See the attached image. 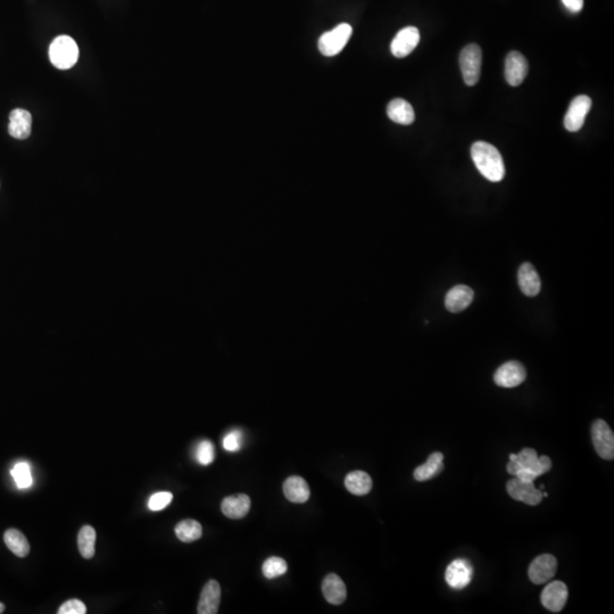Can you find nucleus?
<instances>
[{"label":"nucleus","instance_id":"1","mask_svg":"<svg viewBox=\"0 0 614 614\" xmlns=\"http://www.w3.org/2000/svg\"><path fill=\"white\" fill-rule=\"evenodd\" d=\"M471 158L478 171L491 182H500L505 175L503 158L496 147L477 141L471 147Z\"/></svg>","mask_w":614,"mask_h":614},{"label":"nucleus","instance_id":"2","mask_svg":"<svg viewBox=\"0 0 614 614\" xmlns=\"http://www.w3.org/2000/svg\"><path fill=\"white\" fill-rule=\"evenodd\" d=\"M552 468V461L549 456H538L534 449H523L517 454L515 461H510L506 470L512 476L534 483L540 476L547 473Z\"/></svg>","mask_w":614,"mask_h":614},{"label":"nucleus","instance_id":"3","mask_svg":"<svg viewBox=\"0 0 614 614\" xmlns=\"http://www.w3.org/2000/svg\"><path fill=\"white\" fill-rule=\"evenodd\" d=\"M49 58L56 69H71L79 58L77 43L70 35H60L49 46Z\"/></svg>","mask_w":614,"mask_h":614},{"label":"nucleus","instance_id":"4","mask_svg":"<svg viewBox=\"0 0 614 614\" xmlns=\"http://www.w3.org/2000/svg\"><path fill=\"white\" fill-rule=\"evenodd\" d=\"M353 29L347 23H341L336 26L331 31L326 32L319 39V50L321 54L328 57H332L339 54L351 39Z\"/></svg>","mask_w":614,"mask_h":614},{"label":"nucleus","instance_id":"5","mask_svg":"<svg viewBox=\"0 0 614 614\" xmlns=\"http://www.w3.org/2000/svg\"><path fill=\"white\" fill-rule=\"evenodd\" d=\"M481 63H483V53L477 45H468L461 52V72H462L463 80L468 86H474L479 81Z\"/></svg>","mask_w":614,"mask_h":614},{"label":"nucleus","instance_id":"6","mask_svg":"<svg viewBox=\"0 0 614 614\" xmlns=\"http://www.w3.org/2000/svg\"><path fill=\"white\" fill-rule=\"evenodd\" d=\"M591 439L597 454L604 460L614 459V434L612 429L604 420H596L591 426Z\"/></svg>","mask_w":614,"mask_h":614},{"label":"nucleus","instance_id":"7","mask_svg":"<svg viewBox=\"0 0 614 614\" xmlns=\"http://www.w3.org/2000/svg\"><path fill=\"white\" fill-rule=\"evenodd\" d=\"M473 572V566L468 560L456 559L446 569V583L455 591H462L471 583Z\"/></svg>","mask_w":614,"mask_h":614},{"label":"nucleus","instance_id":"8","mask_svg":"<svg viewBox=\"0 0 614 614\" xmlns=\"http://www.w3.org/2000/svg\"><path fill=\"white\" fill-rule=\"evenodd\" d=\"M506 490L513 500L522 502L527 505L536 506L543 500V493L534 487V483L525 481L517 477L508 481Z\"/></svg>","mask_w":614,"mask_h":614},{"label":"nucleus","instance_id":"9","mask_svg":"<svg viewBox=\"0 0 614 614\" xmlns=\"http://www.w3.org/2000/svg\"><path fill=\"white\" fill-rule=\"evenodd\" d=\"M526 368L522 363L510 361L504 363L503 366H500L498 371L495 372L494 381L498 386L503 388H515L526 380Z\"/></svg>","mask_w":614,"mask_h":614},{"label":"nucleus","instance_id":"10","mask_svg":"<svg viewBox=\"0 0 614 614\" xmlns=\"http://www.w3.org/2000/svg\"><path fill=\"white\" fill-rule=\"evenodd\" d=\"M591 109V99L586 94H580L572 100L569 106L566 117H564V126L570 132H576L581 129L585 123L586 116Z\"/></svg>","mask_w":614,"mask_h":614},{"label":"nucleus","instance_id":"11","mask_svg":"<svg viewBox=\"0 0 614 614\" xmlns=\"http://www.w3.org/2000/svg\"><path fill=\"white\" fill-rule=\"evenodd\" d=\"M557 570V557L552 554H542L532 561L529 566L528 576L534 585H543L554 577Z\"/></svg>","mask_w":614,"mask_h":614},{"label":"nucleus","instance_id":"12","mask_svg":"<svg viewBox=\"0 0 614 614\" xmlns=\"http://www.w3.org/2000/svg\"><path fill=\"white\" fill-rule=\"evenodd\" d=\"M568 595V587L566 583L560 580H555L546 585L540 596V601L546 610L559 613L566 606Z\"/></svg>","mask_w":614,"mask_h":614},{"label":"nucleus","instance_id":"13","mask_svg":"<svg viewBox=\"0 0 614 614\" xmlns=\"http://www.w3.org/2000/svg\"><path fill=\"white\" fill-rule=\"evenodd\" d=\"M420 43V32L415 26H407L400 30L390 45V50L395 57L404 58L409 56Z\"/></svg>","mask_w":614,"mask_h":614},{"label":"nucleus","instance_id":"14","mask_svg":"<svg viewBox=\"0 0 614 614\" xmlns=\"http://www.w3.org/2000/svg\"><path fill=\"white\" fill-rule=\"evenodd\" d=\"M528 75V62L519 52H511L505 60V79L510 86H520Z\"/></svg>","mask_w":614,"mask_h":614},{"label":"nucleus","instance_id":"15","mask_svg":"<svg viewBox=\"0 0 614 614\" xmlns=\"http://www.w3.org/2000/svg\"><path fill=\"white\" fill-rule=\"evenodd\" d=\"M221 602V587L216 580H209L204 586L197 606L198 614H215Z\"/></svg>","mask_w":614,"mask_h":614},{"label":"nucleus","instance_id":"16","mask_svg":"<svg viewBox=\"0 0 614 614\" xmlns=\"http://www.w3.org/2000/svg\"><path fill=\"white\" fill-rule=\"evenodd\" d=\"M32 116L26 109H16L9 115V135L18 141H24L31 135Z\"/></svg>","mask_w":614,"mask_h":614},{"label":"nucleus","instance_id":"17","mask_svg":"<svg viewBox=\"0 0 614 614\" xmlns=\"http://www.w3.org/2000/svg\"><path fill=\"white\" fill-rule=\"evenodd\" d=\"M474 292L470 287L455 286L447 292L445 297L446 309L451 313H459L468 309L473 300Z\"/></svg>","mask_w":614,"mask_h":614},{"label":"nucleus","instance_id":"18","mask_svg":"<svg viewBox=\"0 0 614 614\" xmlns=\"http://www.w3.org/2000/svg\"><path fill=\"white\" fill-rule=\"evenodd\" d=\"M517 283L520 286L521 292L528 296V297H534L539 294L540 288H542V283L540 278L538 275L537 271L534 269L532 264L523 263L517 272Z\"/></svg>","mask_w":614,"mask_h":614},{"label":"nucleus","instance_id":"19","mask_svg":"<svg viewBox=\"0 0 614 614\" xmlns=\"http://www.w3.org/2000/svg\"><path fill=\"white\" fill-rule=\"evenodd\" d=\"M323 596L330 604L340 605L343 604L347 597V589L343 580L339 576L330 574L323 579L322 583Z\"/></svg>","mask_w":614,"mask_h":614},{"label":"nucleus","instance_id":"20","mask_svg":"<svg viewBox=\"0 0 614 614\" xmlns=\"http://www.w3.org/2000/svg\"><path fill=\"white\" fill-rule=\"evenodd\" d=\"M251 498L248 495L239 494L224 498L221 504L223 515L229 519H243L251 510Z\"/></svg>","mask_w":614,"mask_h":614},{"label":"nucleus","instance_id":"21","mask_svg":"<svg viewBox=\"0 0 614 614\" xmlns=\"http://www.w3.org/2000/svg\"><path fill=\"white\" fill-rule=\"evenodd\" d=\"M283 494L289 502L302 504L309 500L311 491L309 485L303 478L292 476L283 483Z\"/></svg>","mask_w":614,"mask_h":614},{"label":"nucleus","instance_id":"22","mask_svg":"<svg viewBox=\"0 0 614 614\" xmlns=\"http://www.w3.org/2000/svg\"><path fill=\"white\" fill-rule=\"evenodd\" d=\"M387 115L395 123L403 126H410L415 120V109L411 104L400 98H396L389 103L387 107Z\"/></svg>","mask_w":614,"mask_h":614},{"label":"nucleus","instance_id":"23","mask_svg":"<svg viewBox=\"0 0 614 614\" xmlns=\"http://www.w3.org/2000/svg\"><path fill=\"white\" fill-rule=\"evenodd\" d=\"M444 470V455L440 451H434L422 466H417L415 470V479L417 481H427L437 477Z\"/></svg>","mask_w":614,"mask_h":614},{"label":"nucleus","instance_id":"24","mask_svg":"<svg viewBox=\"0 0 614 614\" xmlns=\"http://www.w3.org/2000/svg\"><path fill=\"white\" fill-rule=\"evenodd\" d=\"M345 486L351 494L363 496L371 491L373 483L366 472L353 471L346 476Z\"/></svg>","mask_w":614,"mask_h":614},{"label":"nucleus","instance_id":"25","mask_svg":"<svg viewBox=\"0 0 614 614\" xmlns=\"http://www.w3.org/2000/svg\"><path fill=\"white\" fill-rule=\"evenodd\" d=\"M4 540L13 554L18 557H26L29 554L30 544L22 532L18 529H9L4 534Z\"/></svg>","mask_w":614,"mask_h":614},{"label":"nucleus","instance_id":"26","mask_svg":"<svg viewBox=\"0 0 614 614\" xmlns=\"http://www.w3.org/2000/svg\"><path fill=\"white\" fill-rule=\"evenodd\" d=\"M175 534L177 539H180L183 543H192L202 537L203 528L198 521L186 519L175 526Z\"/></svg>","mask_w":614,"mask_h":614},{"label":"nucleus","instance_id":"27","mask_svg":"<svg viewBox=\"0 0 614 614\" xmlns=\"http://www.w3.org/2000/svg\"><path fill=\"white\" fill-rule=\"evenodd\" d=\"M96 530L92 526H83L77 536V546L84 559H92L94 555Z\"/></svg>","mask_w":614,"mask_h":614},{"label":"nucleus","instance_id":"28","mask_svg":"<svg viewBox=\"0 0 614 614\" xmlns=\"http://www.w3.org/2000/svg\"><path fill=\"white\" fill-rule=\"evenodd\" d=\"M11 473H12V477L14 478L18 488H30L32 483H33L31 468H30L29 464L26 462L16 463L14 468H12Z\"/></svg>","mask_w":614,"mask_h":614},{"label":"nucleus","instance_id":"29","mask_svg":"<svg viewBox=\"0 0 614 614\" xmlns=\"http://www.w3.org/2000/svg\"><path fill=\"white\" fill-rule=\"evenodd\" d=\"M287 570H288V566H287L286 561L278 557H269L262 566V571L268 579L280 577V576L286 574Z\"/></svg>","mask_w":614,"mask_h":614},{"label":"nucleus","instance_id":"30","mask_svg":"<svg viewBox=\"0 0 614 614\" xmlns=\"http://www.w3.org/2000/svg\"><path fill=\"white\" fill-rule=\"evenodd\" d=\"M196 460L202 466H209L211 463L214 462L215 449L211 442L203 440L198 444L197 449H196Z\"/></svg>","mask_w":614,"mask_h":614},{"label":"nucleus","instance_id":"31","mask_svg":"<svg viewBox=\"0 0 614 614\" xmlns=\"http://www.w3.org/2000/svg\"><path fill=\"white\" fill-rule=\"evenodd\" d=\"M173 500V495L169 491H160L156 494L150 496L148 500L149 510L152 511H162L165 509L166 506H169Z\"/></svg>","mask_w":614,"mask_h":614},{"label":"nucleus","instance_id":"32","mask_svg":"<svg viewBox=\"0 0 614 614\" xmlns=\"http://www.w3.org/2000/svg\"><path fill=\"white\" fill-rule=\"evenodd\" d=\"M243 445V434L240 430H234L229 432L224 439H223V449L230 453L239 451Z\"/></svg>","mask_w":614,"mask_h":614},{"label":"nucleus","instance_id":"33","mask_svg":"<svg viewBox=\"0 0 614 614\" xmlns=\"http://www.w3.org/2000/svg\"><path fill=\"white\" fill-rule=\"evenodd\" d=\"M58 614H86L87 606L80 600H69L60 605Z\"/></svg>","mask_w":614,"mask_h":614},{"label":"nucleus","instance_id":"34","mask_svg":"<svg viewBox=\"0 0 614 614\" xmlns=\"http://www.w3.org/2000/svg\"><path fill=\"white\" fill-rule=\"evenodd\" d=\"M562 3L572 13H579L583 9V0H562Z\"/></svg>","mask_w":614,"mask_h":614},{"label":"nucleus","instance_id":"35","mask_svg":"<svg viewBox=\"0 0 614 614\" xmlns=\"http://www.w3.org/2000/svg\"><path fill=\"white\" fill-rule=\"evenodd\" d=\"M5 611V605H4L3 603L0 602V613H3Z\"/></svg>","mask_w":614,"mask_h":614}]
</instances>
